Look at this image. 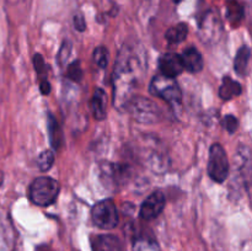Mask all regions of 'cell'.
I'll return each instance as SVG.
<instances>
[{
    "label": "cell",
    "instance_id": "603a6c76",
    "mask_svg": "<svg viewBox=\"0 0 252 251\" xmlns=\"http://www.w3.org/2000/svg\"><path fill=\"white\" fill-rule=\"evenodd\" d=\"M33 65H34V70H36L37 75L42 79H47L46 78V63H44L43 58H42L41 54H34L33 57Z\"/></svg>",
    "mask_w": 252,
    "mask_h": 251
},
{
    "label": "cell",
    "instance_id": "f546056e",
    "mask_svg": "<svg viewBox=\"0 0 252 251\" xmlns=\"http://www.w3.org/2000/svg\"><path fill=\"white\" fill-rule=\"evenodd\" d=\"M172 1H174L175 4H180V2H182V1H184V0H172Z\"/></svg>",
    "mask_w": 252,
    "mask_h": 251
},
{
    "label": "cell",
    "instance_id": "7a4b0ae2",
    "mask_svg": "<svg viewBox=\"0 0 252 251\" xmlns=\"http://www.w3.org/2000/svg\"><path fill=\"white\" fill-rule=\"evenodd\" d=\"M123 108L132 116L133 120L144 125H154L162 118L159 106L144 96H130Z\"/></svg>",
    "mask_w": 252,
    "mask_h": 251
},
{
    "label": "cell",
    "instance_id": "3957f363",
    "mask_svg": "<svg viewBox=\"0 0 252 251\" xmlns=\"http://www.w3.org/2000/svg\"><path fill=\"white\" fill-rule=\"evenodd\" d=\"M59 193V184L48 176L37 177L30 185L29 196L32 203L39 207L51 206L56 202Z\"/></svg>",
    "mask_w": 252,
    "mask_h": 251
},
{
    "label": "cell",
    "instance_id": "f1b7e54d",
    "mask_svg": "<svg viewBox=\"0 0 252 251\" xmlns=\"http://www.w3.org/2000/svg\"><path fill=\"white\" fill-rule=\"evenodd\" d=\"M36 251H47V249L44 246H39V248H37Z\"/></svg>",
    "mask_w": 252,
    "mask_h": 251
},
{
    "label": "cell",
    "instance_id": "4fadbf2b",
    "mask_svg": "<svg viewBox=\"0 0 252 251\" xmlns=\"http://www.w3.org/2000/svg\"><path fill=\"white\" fill-rule=\"evenodd\" d=\"M91 113L96 121H103L106 118V93L102 89L97 88L94 91V95L90 101Z\"/></svg>",
    "mask_w": 252,
    "mask_h": 251
},
{
    "label": "cell",
    "instance_id": "44dd1931",
    "mask_svg": "<svg viewBox=\"0 0 252 251\" xmlns=\"http://www.w3.org/2000/svg\"><path fill=\"white\" fill-rule=\"evenodd\" d=\"M83 74H84L83 69H81L80 62L79 61L73 62V63L68 66V70H66V75H68V78L70 79V80L76 81V83L83 79Z\"/></svg>",
    "mask_w": 252,
    "mask_h": 251
},
{
    "label": "cell",
    "instance_id": "d6986e66",
    "mask_svg": "<svg viewBox=\"0 0 252 251\" xmlns=\"http://www.w3.org/2000/svg\"><path fill=\"white\" fill-rule=\"evenodd\" d=\"M133 251H161L157 241L148 238H140L134 241Z\"/></svg>",
    "mask_w": 252,
    "mask_h": 251
},
{
    "label": "cell",
    "instance_id": "d4e9b609",
    "mask_svg": "<svg viewBox=\"0 0 252 251\" xmlns=\"http://www.w3.org/2000/svg\"><path fill=\"white\" fill-rule=\"evenodd\" d=\"M70 52H71V44L70 42L65 41L63 42V46H62L61 51H59L58 53V63L59 65H64L66 62V59H68V57L70 56Z\"/></svg>",
    "mask_w": 252,
    "mask_h": 251
},
{
    "label": "cell",
    "instance_id": "8992f818",
    "mask_svg": "<svg viewBox=\"0 0 252 251\" xmlns=\"http://www.w3.org/2000/svg\"><path fill=\"white\" fill-rule=\"evenodd\" d=\"M91 219L96 226L105 230H111L118 225L120 216L115 202L111 198L97 202L91 209Z\"/></svg>",
    "mask_w": 252,
    "mask_h": 251
},
{
    "label": "cell",
    "instance_id": "4316f807",
    "mask_svg": "<svg viewBox=\"0 0 252 251\" xmlns=\"http://www.w3.org/2000/svg\"><path fill=\"white\" fill-rule=\"evenodd\" d=\"M39 90H41L42 95H49V93H51V84H49V81L47 79H42L39 81Z\"/></svg>",
    "mask_w": 252,
    "mask_h": 251
},
{
    "label": "cell",
    "instance_id": "ffe728a7",
    "mask_svg": "<svg viewBox=\"0 0 252 251\" xmlns=\"http://www.w3.org/2000/svg\"><path fill=\"white\" fill-rule=\"evenodd\" d=\"M108 59H110V53L106 47L100 46L95 48L94 51V61H95L96 65L101 69H105L108 65Z\"/></svg>",
    "mask_w": 252,
    "mask_h": 251
},
{
    "label": "cell",
    "instance_id": "5bb4252c",
    "mask_svg": "<svg viewBox=\"0 0 252 251\" xmlns=\"http://www.w3.org/2000/svg\"><path fill=\"white\" fill-rule=\"evenodd\" d=\"M47 128H48L49 142H51L52 148L56 150L59 149L63 144V133H62L56 117L52 113H48V116H47Z\"/></svg>",
    "mask_w": 252,
    "mask_h": 251
},
{
    "label": "cell",
    "instance_id": "ba28073f",
    "mask_svg": "<svg viewBox=\"0 0 252 251\" xmlns=\"http://www.w3.org/2000/svg\"><path fill=\"white\" fill-rule=\"evenodd\" d=\"M165 202H166V199H165L164 192L157 189L152 194H149L143 202L139 211V217L144 220H153V219L158 218L164 211Z\"/></svg>",
    "mask_w": 252,
    "mask_h": 251
},
{
    "label": "cell",
    "instance_id": "52a82bcc",
    "mask_svg": "<svg viewBox=\"0 0 252 251\" xmlns=\"http://www.w3.org/2000/svg\"><path fill=\"white\" fill-rule=\"evenodd\" d=\"M223 33V25L220 17L216 11H207L199 25V37L206 44H214L219 41Z\"/></svg>",
    "mask_w": 252,
    "mask_h": 251
},
{
    "label": "cell",
    "instance_id": "7402d4cb",
    "mask_svg": "<svg viewBox=\"0 0 252 251\" xmlns=\"http://www.w3.org/2000/svg\"><path fill=\"white\" fill-rule=\"evenodd\" d=\"M228 11L229 20H230L231 22L240 21L241 17L244 16V9L241 7V5H239L236 1H233V4L229 5Z\"/></svg>",
    "mask_w": 252,
    "mask_h": 251
},
{
    "label": "cell",
    "instance_id": "484cf974",
    "mask_svg": "<svg viewBox=\"0 0 252 251\" xmlns=\"http://www.w3.org/2000/svg\"><path fill=\"white\" fill-rule=\"evenodd\" d=\"M73 24H74V27H75V30H78L79 32H84L86 30L85 17H84L83 14H80V12L74 15Z\"/></svg>",
    "mask_w": 252,
    "mask_h": 251
},
{
    "label": "cell",
    "instance_id": "7c38bea8",
    "mask_svg": "<svg viewBox=\"0 0 252 251\" xmlns=\"http://www.w3.org/2000/svg\"><path fill=\"white\" fill-rule=\"evenodd\" d=\"M102 176L112 184H123L129 177V169L121 164H110L102 166Z\"/></svg>",
    "mask_w": 252,
    "mask_h": 251
},
{
    "label": "cell",
    "instance_id": "e0dca14e",
    "mask_svg": "<svg viewBox=\"0 0 252 251\" xmlns=\"http://www.w3.org/2000/svg\"><path fill=\"white\" fill-rule=\"evenodd\" d=\"M187 34H189V25L186 22H180V24L170 27L165 32V39L170 44H179L186 39Z\"/></svg>",
    "mask_w": 252,
    "mask_h": 251
},
{
    "label": "cell",
    "instance_id": "2e32d148",
    "mask_svg": "<svg viewBox=\"0 0 252 251\" xmlns=\"http://www.w3.org/2000/svg\"><path fill=\"white\" fill-rule=\"evenodd\" d=\"M251 59V49L248 46L240 47L234 61V69L241 76H246L249 74V64Z\"/></svg>",
    "mask_w": 252,
    "mask_h": 251
},
{
    "label": "cell",
    "instance_id": "5b68a950",
    "mask_svg": "<svg viewBox=\"0 0 252 251\" xmlns=\"http://www.w3.org/2000/svg\"><path fill=\"white\" fill-rule=\"evenodd\" d=\"M207 169H208L209 177L218 184H221L228 179L230 165H229V159L225 149L219 143H214L209 149L208 167Z\"/></svg>",
    "mask_w": 252,
    "mask_h": 251
},
{
    "label": "cell",
    "instance_id": "83f0119b",
    "mask_svg": "<svg viewBox=\"0 0 252 251\" xmlns=\"http://www.w3.org/2000/svg\"><path fill=\"white\" fill-rule=\"evenodd\" d=\"M2 182H4V172H2L1 170H0V187H1Z\"/></svg>",
    "mask_w": 252,
    "mask_h": 251
},
{
    "label": "cell",
    "instance_id": "cb8c5ba5",
    "mask_svg": "<svg viewBox=\"0 0 252 251\" xmlns=\"http://www.w3.org/2000/svg\"><path fill=\"white\" fill-rule=\"evenodd\" d=\"M223 126L230 134L235 133L239 128V121L234 115H226L223 118Z\"/></svg>",
    "mask_w": 252,
    "mask_h": 251
},
{
    "label": "cell",
    "instance_id": "8fae6325",
    "mask_svg": "<svg viewBox=\"0 0 252 251\" xmlns=\"http://www.w3.org/2000/svg\"><path fill=\"white\" fill-rule=\"evenodd\" d=\"M181 59L184 69L189 73L197 74L203 69V57L196 47H189L185 49L184 53L181 54Z\"/></svg>",
    "mask_w": 252,
    "mask_h": 251
},
{
    "label": "cell",
    "instance_id": "277c9868",
    "mask_svg": "<svg viewBox=\"0 0 252 251\" xmlns=\"http://www.w3.org/2000/svg\"><path fill=\"white\" fill-rule=\"evenodd\" d=\"M149 93L166 101L172 108L181 107L182 91L175 79L167 78L162 74L154 76L150 81Z\"/></svg>",
    "mask_w": 252,
    "mask_h": 251
},
{
    "label": "cell",
    "instance_id": "9c48e42d",
    "mask_svg": "<svg viewBox=\"0 0 252 251\" xmlns=\"http://www.w3.org/2000/svg\"><path fill=\"white\" fill-rule=\"evenodd\" d=\"M159 69L164 76L175 79L184 71L181 56L177 53L162 54L159 59Z\"/></svg>",
    "mask_w": 252,
    "mask_h": 251
},
{
    "label": "cell",
    "instance_id": "ac0fdd59",
    "mask_svg": "<svg viewBox=\"0 0 252 251\" xmlns=\"http://www.w3.org/2000/svg\"><path fill=\"white\" fill-rule=\"evenodd\" d=\"M36 162H37V167H38L42 172L48 171L54 162L53 150H51V149L43 150V152H42L41 154L37 157Z\"/></svg>",
    "mask_w": 252,
    "mask_h": 251
},
{
    "label": "cell",
    "instance_id": "6da1fadb",
    "mask_svg": "<svg viewBox=\"0 0 252 251\" xmlns=\"http://www.w3.org/2000/svg\"><path fill=\"white\" fill-rule=\"evenodd\" d=\"M142 66L139 58L133 54L132 49L123 46L118 54L117 63L113 71V103L123 107L130 97V91L134 88L138 69Z\"/></svg>",
    "mask_w": 252,
    "mask_h": 251
},
{
    "label": "cell",
    "instance_id": "30bf717a",
    "mask_svg": "<svg viewBox=\"0 0 252 251\" xmlns=\"http://www.w3.org/2000/svg\"><path fill=\"white\" fill-rule=\"evenodd\" d=\"M93 251H125L123 241L112 234L97 235L91 240Z\"/></svg>",
    "mask_w": 252,
    "mask_h": 251
},
{
    "label": "cell",
    "instance_id": "9a60e30c",
    "mask_svg": "<svg viewBox=\"0 0 252 251\" xmlns=\"http://www.w3.org/2000/svg\"><path fill=\"white\" fill-rule=\"evenodd\" d=\"M243 91L240 83L231 79L230 76H224L223 83H221L220 89H219V96L221 100H231L233 97L239 96Z\"/></svg>",
    "mask_w": 252,
    "mask_h": 251
}]
</instances>
